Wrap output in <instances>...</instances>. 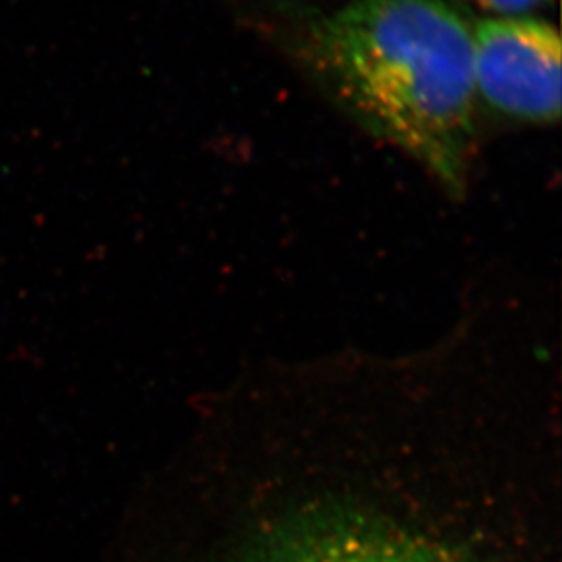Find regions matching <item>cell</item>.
<instances>
[{"instance_id":"obj_1","label":"cell","mask_w":562,"mask_h":562,"mask_svg":"<svg viewBox=\"0 0 562 562\" xmlns=\"http://www.w3.org/2000/svg\"><path fill=\"white\" fill-rule=\"evenodd\" d=\"M308 52L346 104L451 193L475 137L473 24L448 0H351L310 27Z\"/></svg>"},{"instance_id":"obj_2","label":"cell","mask_w":562,"mask_h":562,"mask_svg":"<svg viewBox=\"0 0 562 562\" xmlns=\"http://www.w3.org/2000/svg\"><path fill=\"white\" fill-rule=\"evenodd\" d=\"M477 99L525 123L561 117V37L530 15H492L473 24Z\"/></svg>"},{"instance_id":"obj_3","label":"cell","mask_w":562,"mask_h":562,"mask_svg":"<svg viewBox=\"0 0 562 562\" xmlns=\"http://www.w3.org/2000/svg\"><path fill=\"white\" fill-rule=\"evenodd\" d=\"M239 562H457L430 542L359 520L326 519L268 537Z\"/></svg>"},{"instance_id":"obj_4","label":"cell","mask_w":562,"mask_h":562,"mask_svg":"<svg viewBox=\"0 0 562 562\" xmlns=\"http://www.w3.org/2000/svg\"><path fill=\"white\" fill-rule=\"evenodd\" d=\"M475 2L494 15H528L530 11L547 4L548 0H475Z\"/></svg>"}]
</instances>
